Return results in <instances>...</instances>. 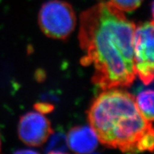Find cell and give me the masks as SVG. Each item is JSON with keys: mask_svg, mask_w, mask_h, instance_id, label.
I'll return each instance as SVG.
<instances>
[{"mask_svg": "<svg viewBox=\"0 0 154 154\" xmlns=\"http://www.w3.org/2000/svg\"><path fill=\"white\" fill-rule=\"evenodd\" d=\"M75 12L71 5L61 0H51L42 5L38 14V24L45 35L65 39L76 26Z\"/></svg>", "mask_w": 154, "mask_h": 154, "instance_id": "obj_3", "label": "cell"}, {"mask_svg": "<svg viewBox=\"0 0 154 154\" xmlns=\"http://www.w3.org/2000/svg\"><path fill=\"white\" fill-rule=\"evenodd\" d=\"M0 151H1V138H0Z\"/></svg>", "mask_w": 154, "mask_h": 154, "instance_id": "obj_11", "label": "cell"}, {"mask_svg": "<svg viewBox=\"0 0 154 154\" xmlns=\"http://www.w3.org/2000/svg\"><path fill=\"white\" fill-rule=\"evenodd\" d=\"M52 132L49 120L38 111H30L22 116L19 120V137L29 146L43 145Z\"/></svg>", "mask_w": 154, "mask_h": 154, "instance_id": "obj_5", "label": "cell"}, {"mask_svg": "<svg viewBox=\"0 0 154 154\" xmlns=\"http://www.w3.org/2000/svg\"><path fill=\"white\" fill-rule=\"evenodd\" d=\"M134 58L136 73L146 85L153 80V22H146L135 28Z\"/></svg>", "mask_w": 154, "mask_h": 154, "instance_id": "obj_4", "label": "cell"}, {"mask_svg": "<svg viewBox=\"0 0 154 154\" xmlns=\"http://www.w3.org/2000/svg\"><path fill=\"white\" fill-rule=\"evenodd\" d=\"M49 137L50 140L46 147L45 153H65L68 152V140L63 131H53Z\"/></svg>", "mask_w": 154, "mask_h": 154, "instance_id": "obj_8", "label": "cell"}, {"mask_svg": "<svg viewBox=\"0 0 154 154\" xmlns=\"http://www.w3.org/2000/svg\"><path fill=\"white\" fill-rule=\"evenodd\" d=\"M143 0H110V2L122 11H132L138 8Z\"/></svg>", "mask_w": 154, "mask_h": 154, "instance_id": "obj_9", "label": "cell"}, {"mask_svg": "<svg viewBox=\"0 0 154 154\" xmlns=\"http://www.w3.org/2000/svg\"><path fill=\"white\" fill-rule=\"evenodd\" d=\"M88 120L99 141L106 147L124 153L153 151V124L142 116L128 92L104 90L92 103Z\"/></svg>", "mask_w": 154, "mask_h": 154, "instance_id": "obj_2", "label": "cell"}, {"mask_svg": "<svg viewBox=\"0 0 154 154\" xmlns=\"http://www.w3.org/2000/svg\"><path fill=\"white\" fill-rule=\"evenodd\" d=\"M35 109L38 112L42 113V114H46V113L51 112L54 109V106L51 104L47 103H38L34 105Z\"/></svg>", "mask_w": 154, "mask_h": 154, "instance_id": "obj_10", "label": "cell"}, {"mask_svg": "<svg viewBox=\"0 0 154 154\" xmlns=\"http://www.w3.org/2000/svg\"><path fill=\"white\" fill-rule=\"evenodd\" d=\"M135 24L110 2L83 11L79 38L84 66H94L92 82L103 90L128 87L136 78Z\"/></svg>", "mask_w": 154, "mask_h": 154, "instance_id": "obj_1", "label": "cell"}, {"mask_svg": "<svg viewBox=\"0 0 154 154\" xmlns=\"http://www.w3.org/2000/svg\"><path fill=\"white\" fill-rule=\"evenodd\" d=\"M68 146L75 153H90L96 149L99 143L97 136L89 126H75L68 134Z\"/></svg>", "mask_w": 154, "mask_h": 154, "instance_id": "obj_6", "label": "cell"}, {"mask_svg": "<svg viewBox=\"0 0 154 154\" xmlns=\"http://www.w3.org/2000/svg\"><path fill=\"white\" fill-rule=\"evenodd\" d=\"M136 106L146 121H153V91L147 89L140 91L136 96Z\"/></svg>", "mask_w": 154, "mask_h": 154, "instance_id": "obj_7", "label": "cell"}]
</instances>
